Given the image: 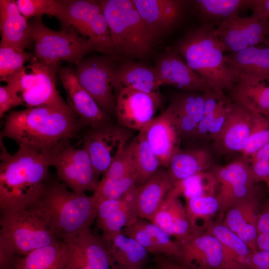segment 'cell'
Masks as SVG:
<instances>
[{
    "instance_id": "db71d44e",
    "label": "cell",
    "mask_w": 269,
    "mask_h": 269,
    "mask_svg": "<svg viewBox=\"0 0 269 269\" xmlns=\"http://www.w3.org/2000/svg\"><path fill=\"white\" fill-rule=\"evenodd\" d=\"M256 245L260 251L269 252V234H258Z\"/></svg>"
},
{
    "instance_id": "836d02e7",
    "label": "cell",
    "mask_w": 269,
    "mask_h": 269,
    "mask_svg": "<svg viewBox=\"0 0 269 269\" xmlns=\"http://www.w3.org/2000/svg\"><path fill=\"white\" fill-rule=\"evenodd\" d=\"M160 86L154 67L127 60L117 68L114 90L116 95L126 88L153 93L158 92Z\"/></svg>"
},
{
    "instance_id": "7a4b0ae2",
    "label": "cell",
    "mask_w": 269,
    "mask_h": 269,
    "mask_svg": "<svg viewBox=\"0 0 269 269\" xmlns=\"http://www.w3.org/2000/svg\"><path fill=\"white\" fill-rule=\"evenodd\" d=\"M0 140V212L27 209L42 193L50 166L43 154L23 147L11 154Z\"/></svg>"
},
{
    "instance_id": "9a60e30c",
    "label": "cell",
    "mask_w": 269,
    "mask_h": 269,
    "mask_svg": "<svg viewBox=\"0 0 269 269\" xmlns=\"http://www.w3.org/2000/svg\"><path fill=\"white\" fill-rule=\"evenodd\" d=\"M217 181L216 196L222 213L235 203L255 196L256 181L249 163L240 158L224 166H213L210 169Z\"/></svg>"
},
{
    "instance_id": "4316f807",
    "label": "cell",
    "mask_w": 269,
    "mask_h": 269,
    "mask_svg": "<svg viewBox=\"0 0 269 269\" xmlns=\"http://www.w3.org/2000/svg\"><path fill=\"white\" fill-rule=\"evenodd\" d=\"M173 184L167 170L160 168L144 183L136 187L134 201L137 217L151 221Z\"/></svg>"
},
{
    "instance_id": "bcb514c9",
    "label": "cell",
    "mask_w": 269,
    "mask_h": 269,
    "mask_svg": "<svg viewBox=\"0 0 269 269\" xmlns=\"http://www.w3.org/2000/svg\"><path fill=\"white\" fill-rule=\"evenodd\" d=\"M19 255L5 238L0 236V269H16Z\"/></svg>"
},
{
    "instance_id": "11a10c76",
    "label": "cell",
    "mask_w": 269,
    "mask_h": 269,
    "mask_svg": "<svg viewBox=\"0 0 269 269\" xmlns=\"http://www.w3.org/2000/svg\"><path fill=\"white\" fill-rule=\"evenodd\" d=\"M254 9L260 10L269 15V0H254L252 10Z\"/></svg>"
},
{
    "instance_id": "9f6ffc18",
    "label": "cell",
    "mask_w": 269,
    "mask_h": 269,
    "mask_svg": "<svg viewBox=\"0 0 269 269\" xmlns=\"http://www.w3.org/2000/svg\"><path fill=\"white\" fill-rule=\"evenodd\" d=\"M264 181L266 182V184L267 185L268 190H269V178L266 179Z\"/></svg>"
},
{
    "instance_id": "30bf717a",
    "label": "cell",
    "mask_w": 269,
    "mask_h": 269,
    "mask_svg": "<svg viewBox=\"0 0 269 269\" xmlns=\"http://www.w3.org/2000/svg\"><path fill=\"white\" fill-rule=\"evenodd\" d=\"M44 156L49 166L55 168L59 179L71 190L85 193L96 189L99 177L83 147L76 148L69 143Z\"/></svg>"
},
{
    "instance_id": "d6986e66",
    "label": "cell",
    "mask_w": 269,
    "mask_h": 269,
    "mask_svg": "<svg viewBox=\"0 0 269 269\" xmlns=\"http://www.w3.org/2000/svg\"><path fill=\"white\" fill-rule=\"evenodd\" d=\"M58 73L67 94L68 104L83 124L95 128L108 123V115L80 85L73 70L63 67Z\"/></svg>"
},
{
    "instance_id": "7bdbcfd3",
    "label": "cell",
    "mask_w": 269,
    "mask_h": 269,
    "mask_svg": "<svg viewBox=\"0 0 269 269\" xmlns=\"http://www.w3.org/2000/svg\"><path fill=\"white\" fill-rule=\"evenodd\" d=\"M185 209L187 217L192 225L198 230L197 220L204 221L205 227L209 223L207 221L217 212L220 211V201L216 195L200 196L186 200Z\"/></svg>"
},
{
    "instance_id": "e575fe53",
    "label": "cell",
    "mask_w": 269,
    "mask_h": 269,
    "mask_svg": "<svg viewBox=\"0 0 269 269\" xmlns=\"http://www.w3.org/2000/svg\"><path fill=\"white\" fill-rule=\"evenodd\" d=\"M264 43V46H254L225 54L226 63L238 77L269 75V36Z\"/></svg>"
},
{
    "instance_id": "9c48e42d",
    "label": "cell",
    "mask_w": 269,
    "mask_h": 269,
    "mask_svg": "<svg viewBox=\"0 0 269 269\" xmlns=\"http://www.w3.org/2000/svg\"><path fill=\"white\" fill-rule=\"evenodd\" d=\"M0 236L23 256L60 241L41 217L30 209L0 212Z\"/></svg>"
},
{
    "instance_id": "6da1fadb",
    "label": "cell",
    "mask_w": 269,
    "mask_h": 269,
    "mask_svg": "<svg viewBox=\"0 0 269 269\" xmlns=\"http://www.w3.org/2000/svg\"><path fill=\"white\" fill-rule=\"evenodd\" d=\"M81 124L71 108H28L5 117L0 135L46 156L70 143Z\"/></svg>"
},
{
    "instance_id": "f6af8a7d",
    "label": "cell",
    "mask_w": 269,
    "mask_h": 269,
    "mask_svg": "<svg viewBox=\"0 0 269 269\" xmlns=\"http://www.w3.org/2000/svg\"><path fill=\"white\" fill-rule=\"evenodd\" d=\"M252 113L251 132L247 144L241 152L242 157L248 162L259 150L269 143V118Z\"/></svg>"
},
{
    "instance_id": "1f68e13d",
    "label": "cell",
    "mask_w": 269,
    "mask_h": 269,
    "mask_svg": "<svg viewBox=\"0 0 269 269\" xmlns=\"http://www.w3.org/2000/svg\"><path fill=\"white\" fill-rule=\"evenodd\" d=\"M157 225L176 241L200 231L189 221L179 197L169 192L166 195L150 221Z\"/></svg>"
},
{
    "instance_id": "83f0119b",
    "label": "cell",
    "mask_w": 269,
    "mask_h": 269,
    "mask_svg": "<svg viewBox=\"0 0 269 269\" xmlns=\"http://www.w3.org/2000/svg\"><path fill=\"white\" fill-rule=\"evenodd\" d=\"M229 93L233 102L269 118V75L239 76Z\"/></svg>"
},
{
    "instance_id": "d6a6232c",
    "label": "cell",
    "mask_w": 269,
    "mask_h": 269,
    "mask_svg": "<svg viewBox=\"0 0 269 269\" xmlns=\"http://www.w3.org/2000/svg\"><path fill=\"white\" fill-rule=\"evenodd\" d=\"M102 239L109 253L112 265L125 269H143L149 261V254L146 249L135 240L122 232Z\"/></svg>"
},
{
    "instance_id": "60d3db41",
    "label": "cell",
    "mask_w": 269,
    "mask_h": 269,
    "mask_svg": "<svg viewBox=\"0 0 269 269\" xmlns=\"http://www.w3.org/2000/svg\"><path fill=\"white\" fill-rule=\"evenodd\" d=\"M205 228L221 242L238 263L247 269V263L253 252L244 241L222 223H209Z\"/></svg>"
},
{
    "instance_id": "d4e9b609",
    "label": "cell",
    "mask_w": 269,
    "mask_h": 269,
    "mask_svg": "<svg viewBox=\"0 0 269 269\" xmlns=\"http://www.w3.org/2000/svg\"><path fill=\"white\" fill-rule=\"evenodd\" d=\"M122 232L137 241L152 256L161 255L177 260L180 258L178 242L152 222L138 218L123 229Z\"/></svg>"
},
{
    "instance_id": "ba28073f",
    "label": "cell",
    "mask_w": 269,
    "mask_h": 269,
    "mask_svg": "<svg viewBox=\"0 0 269 269\" xmlns=\"http://www.w3.org/2000/svg\"><path fill=\"white\" fill-rule=\"evenodd\" d=\"M64 2L63 28L75 31L93 50L115 57L110 30L100 1L72 0Z\"/></svg>"
},
{
    "instance_id": "b9f144b4",
    "label": "cell",
    "mask_w": 269,
    "mask_h": 269,
    "mask_svg": "<svg viewBox=\"0 0 269 269\" xmlns=\"http://www.w3.org/2000/svg\"><path fill=\"white\" fill-rule=\"evenodd\" d=\"M15 2L27 20L47 14L55 16L61 23L63 21L65 11L64 0H16Z\"/></svg>"
},
{
    "instance_id": "f546056e",
    "label": "cell",
    "mask_w": 269,
    "mask_h": 269,
    "mask_svg": "<svg viewBox=\"0 0 269 269\" xmlns=\"http://www.w3.org/2000/svg\"><path fill=\"white\" fill-rule=\"evenodd\" d=\"M257 202L255 196L241 200L227 211L222 224L235 233L251 249L257 251Z\"/></svg>"
},
{
    "instance_id": "f5cc1de1",
    "label": "cell",
    "mask_w": 269,
    "mask_h": 269,
    "mask_svg": "<svg viewBox=\"0 0 269 269\" xmlns=\"http://www.w3.org/2000/svg\"><path fill=\"white\" fill-rule=\"evenodd\" d=\"M259 160H269V143L256 152L249 159L248 163Z\"/></svg>"
},
{
    "instance_id": "c3c4849f",
    "label": "cell",
    "mask_w": 269,
    "mask_h": 269,
    "mask_svg": "<svg viewBox=\"0 0 269 269\" xmlns=\"http://www.w3.org/2000/svg\"><path fill=\"white\" fill-rule=\"evenodd\" d=\"M247 269H269V252L257 251L251 255Z\"/></svg>"
},
{
    "instance_id": "ee69618b",
    "label": "cell",
    "mask_w": 269,
    "mask_h": 269,
    "mask_svg": "<svg viewBox=\"0 0 269 269\" xmlns=\"http://www.w3.org/2000/svg\"><path fill=\"white\" fill-rule=\"evenodd\" d=\"M34 54L14 47H0V79L3 81L21 70L28 61L36 59Z\"/></svg>"
},
{
    "instance_id": "f907efd6",
    "label": "cell",
    "mask_w": 269,
    "mask_h": 269,
    "mask_svg": "<svg viewBox=\"0 0 269 269\" xmlns=\"http://www.w3.org/2000/svg\"><path fill=\"white\" fill-rule=\"evenodd\" d=\"M16 107L15 102L6 86L0 87V117L12 107Z\"/></svg>"
},
{
    "instance_id": "681fc988",
    "label": "cell",
    "mask_w": 269,
    "mask_h": 269,
    "mask_svg": "<svg viewBox=\"0 0 269 269\" xmlns=\"http://www.w3.org/2000/svg\"><path fill=\"white\" fill-rule=\"evenodd\" d=\"M251 171L256 182L269 178V160L249 162Z\"/></svg>"
},
{
    "instance_id": "5bb4252c",
    "label": "cell",
    "mask_w": 269,
    "mask_h": 269,
    "mask_svg": "<svg viewBox=\"0 0 269 269\" xmlns=\"http://www.w3.org/2000/svg\"><path fill=\"white\" fill-rule=\"evenodd\" d=\"M132 135L131 130L109 123L91 128L85 134L83 147L99 177L122 154Z\"/></svg>"
},
{
    "instance_id": "5b68a950",
    "label": "cell",
    "mask_w": 269,
    "mask_h": 269,
    "mask_svg": "<svg viewBox=\"0 0 269 269\" xmlns=\"http://www.w3.org/2000/svg\"><path fill=\"white\" fill-rule=\"evenodd\" d=\"M101 6L109 26L115 56L141 59L150 54L155 39L133 0H104Z\"/></svg>"
},
{
    "instance_id": "d590c367",
    "label": "cell",
    "mask_w": 269,
    "mask_h": 269,
    "mask_svg": "<svg viewBox=\"0 0 269 269\" xmlns=\"http://www.w3.org/2000/svg\"><path fill=\"white\" fill-rule=\"evenodd\" d=\"M70 242L60 241L18 259L16 269H65L71 252Z\"/></svg>"
},
{
    "instance_id": "603a6c76",
    "label": "cell",
    "mask_w": 269,
    "mask_h": 269,
    "mask_svg": "<svg viewBox=\"0 0 269 269\" xmlns=\"http://www.w3.org/2000/svg\"><path fill=\"white\" fill-rule=\"evenodd\" d=\"M135 189L121 198L106 200L96 205L95 223L102 231V238L121 232L138 218L134 206Z\"/></svg>"
},
{
    "instance_id": "7c38bea8",
    "label": "cell",
    "mask_w": 269,
    "mask_h": 269,
    "mask_svg": "<svg viewBox=\"0 0 269 269\" xmlns=\"http://www.w3.org/2000/svg\"><path fill=\"white\" fill-rule=\"evenodd\" d=\"M177 242L181 252L178 260L186 265L200 269H246L207 231H196Z\"/></svg>"
},
{
    "instance_id": "44dd1931",
    "label": "cell",
    "mask_w": 269,
    "mask_h": 269,
    "mask_svg": "<svg viewBox=\"0 0 269 269\" xmlns=\"http://www.w3.org/2000/svg\"><path fill=\"white\" fill-rule=\"evenodd\" d=\"M204 93L186 92L172 99L164 111L181 138H195L204 109Z\"/></svg>"
},
{
    "instance_id": "74e56055",
    "label": "cell",
    "mask_w": 269,
    "mask_h": 269,
    "mask_svg": "<svg viewBox=\"0 0 269 269\" xmlns=\"http://www.w3.org/2000/svg\"><path fill=\"white\" fill-rule=\"evenodd\" d=\"M195 9L205 24H218L244 9H252L254 0H197Z\"/></svg>"
},
{
    "instance_id": "7402d4cb",
    "label": "cell",
    "mask_w": 269,
    "mask_h": 269,
    "mask_svg": "<svg viewBox=\"0 0 269 269\" xmlns=\"http://www.w3.org/2000/svg\"><path fill=\"white\" fill-rule=\"evenodd\" d=\"M252 119V112L233 102L222 130L212 141L216 150L222 154L241 153L249 138Z\"/></svg>"
},
{
    "instance_id": "8992f818",
    "label": "cell",
    "mask_w": 269,
    "mask_h": 269,
    "mask_svg": "<svg viewBox=\"0 0 269 269\" xmlns=\"http://www.w3.org/2000/svg\"><path fill=\"white\" fill-rule=\"evenodd\" d=\"M60 63L47 64L37 58L30 64L3 81L13 99L16 107L26 108L50 106L62 108L70 107L56 88L55 76Z\"/></svg>"
},
{
    "instance_id": "52a82bcc",
    "label": "cell",
    "mask_w": 269,
    "mask_h": 269,
    "mask_svg": "<svg viewBox=\"0 0 269 269\" xmlns=\"http://www.w3.org/2000/svg\"><path fill=\"white\" fill-rule=\"evenodd\" d=\"M28 25L34 55L47 64L66 61L77 65L93 50L90 44L73 30L49 28L43 23L41 16L31 18Z\"/></svg>"
},
{
    "instance_id": "277c9868",
    "label": "cell",
    "mask_w": 269,
    "mask_h": 269,
    "mask_svg": "<svg viewBox=\"0 0 269 269\" xmlns=\"http://www.w3.org/2000/svg\"><path fill=\"white\" fill-rule=\"evenodd\" d=\"M214 25L204 24L190 30L179 40L174 50L213 91L223 94L231 90L238 77L225 60V50L215 34Z\"/></svg>"
},
{
    "instance_id": "6f0895ef",
    "label": "cell",
    "mask_w": 269,
    "mask_h": 269,
    "mask_svg": "<svg viewBox=\"0 0 269 269\" xmlns=\"http://www.w3.org/2000/svg\"><path fill=\"white\" fill-rule=\"evenodd\" d=\"M112 269H122V268H119L118 267H116V266H114L113 265H112Z\"/></svg>"
},
{
    "instance_id": "f1b7e54d",
    "label": "cell",
    "mask_w": 269,
    "mask_h": 269,
    "mask_svg": "<svg viewBox=\"0 0 269 269\" xmlns=\"http://www.w3.org/2000/svg\"><path fill=\"white\" fill-rule=\"evenodd\" d=\"M0 47L23 50L33 43L27 20L20 12L15 0H0Z\"/></svg>"
},
{
    "instance_id": "8d00e7d4",
    "label": "cell",
    "mask_w": 269,
    "mask_h": 269,
    "mask_svg": "<svg viewBox=\"0 0 269 269\" xmlns=\"http://www.w3.org/2000/svg\"><path fill=\"white\" fill-rule=\"evenodd\" d=\"M211 154L203 149L179 150L171 158L167 167L173 183L213 167Z\"/></svg>"
},
{
    "instance_id": "cb8c5ba5",
    "label": "cell",
    "mask_w": 269,
    "mask_h": 269,
    "mask_svg": "<svg viewBox=\"0 0 269 269\" xmlns=\"http://www.w3.org/2000/svg\"><path fill=\"white\" fill-rule=\"evenodd\" d=\"M68 242L72 249L65 269H112L111 260L101 237L91 231Z\"/></svg>"
},
{
    "instance_id": "3957f363",
    "label": "cell",
    "mask_w": 269,
    "mask_h": 269,
    "mask_svg": "<svg viewBox=\"0 0 269 269\" xmlns=\"http://www.w3.org/2000/svg\"><path fill=\"white\" fill-rule=\"evenodd\" d=\"M27 209L41 217L59 240L66 242L91 232L97 217L92 196L50 178L38 199Z\"/></svg>"
},
{
    "instance_id": "7dc6e473",
    "label": "cell",
    "mask_w": 269,
    "mask_h": 269,
    "mask_svg": "<svg viewBox=\"0 0 269 269\" xmlns=\"http://www.w3.org/2000/svg\"><path fill=\"white\" fill-rule=\"evenodd\" d=\"M158 269H200L186 265L177 259L161 255H153Z\"/></svg>"
},
{
    "instance_id": "ffe728a7",
    "label": "cell",
    "mask_w": 269,
    "mask_h": 269,
    "mask_svg": "<svg viewBox=\"0 0 269 269\" xmlns=\"http://www.w3.org/2000/svg\"><path fill=\"white\" fill-rule=\"evenodd\" d=\"M133 0L155 40L179 21L184 6L183 1L177 0Z\"/></svg>"
},
{
    "instance_id": "ac0fdd59",
    "label": "cell",
    "mask_w": 269,
    "mask_h": 269,
    "mask_svg": "<svg viewBox=\"0 0 269 269\" xmlns=\"http://www.w3.org/2000/svg\"><path fill=\"white\" fill-rule=\"evenodd\" d=\"M154 69L160 86H172L186 92L213 91L207 82L192 69L174 50H167Z\"/></svg>"
},
{
    "instance_id": "4fadbf2b",
    "label": "cell",
    "mask_w": 269,
    "mask_h": 269,
    "mask_svg": "<svg viewBox=\"0 0 269 269\" xmlns=\"http://www.w3.org/2000/svg\"><path fill=\"white\" fill-rule=\"evenodd\" d=\"M246 17L236 15L222 21L214 29L225 52L243 50L263 43L269 36V15L254 9Z\"/></svg>"
},
{
    "instance_id": "8fae6325",
    "label": "cell",
    "mask_w": 269,
    "mask_h": 269,
    "mask_svg": "<svg viewBox=\"0 0 269 269\" xmlns=\"http://www.w3.org/2000/svg\"><path fill=\"white\" fill-rule=\"evenodd\" d=\"M114 58L109 55L84 58L76 65L74 71L80 85L108 115L115 113L116 111L113 91L118 68Z\"/></svg>"
},
{
    "instance_id": "ab89813d",
    "label": "cell",
    "mask_w": 269,
    "mask_h": 269,
    "mask_svg": "<svg viewBox=\"0 0 269 269\" xmlns=\"http://www.w3.org/2000/svg\"><path fill=\"white\" fill-rule=\"evenodd\" d=\"M216 179L210 170L175 182L169 192L177 197L182 195L187 200L200 196L216 195Z\"/></svg>"
},
{
    "instance_id": "f35d334b",
    "label": "cell",
    "mask_w": 269,
    "mask_h": 269,
    "mask_svg": "<svg viewBox=\"0 0 269 269\" xmlns=\"http://www.w3.org/2000/svg\"><path fill=\"white\" fill-rule=\"evenodd\" d=\"M131 156L138 187L150 178L161 166L143 133L139 132L130 143Z\"/></svg>"
},
{
    "instance_id": "4dcf8cb0",
    "label": "cell",
    "mask_w": 269,
    "mask_h": 269,
    "mask_svg": "<svg viewBox=\"0 0 269 269\" xmlns=\"http://www.w3.org/2000/svg\"><path fill=\"white\" fill-rule=\"evenodd\" d=\"M204 94V109L195 139L213 141L222 130L233 102L224 93L209 91Z\"/></svg>"
},
{
    "instance_id": "816d5d0a",
    "label": "cell",
    "mask_w": 269,
    "mask_h": 269,
    "mask_svg": "<svg viewBox=\"0 0 269 269\" xmlns=\"http://www.w3.org/2000/svg\"><path fill=\"white\" fill-rule=\"evenodd\" d=\"M257 228L258 234L264 233L269 234V211L258 216Z\"/></svg>"
},
{
    "instance_id": "2e32d148",
    "label": "cell",
    "mask_w": 269,
    "mask_h": 269,
    "mask_svg": "<svg viewBox=\"0 0 269 269\" xmlns=\"http://www.w3.org/2000/svg\"><path fill=\"white\" fill-rule=\"evenodd\" d=\"M161 102L159 92L147 93L129 88L121 90L116 99L118 124L140 132L155 118Z\"/></svg>"
},
{
    "instance_id": "484cf974",
    "label": "cell",
    "mask_w": 269,
    "mask_h": 269,
    "mask_svg": "<svg viewBox=\"0 0 269 269\" xmlns=\"http://www.w3.org/2000/svg\"><path fill=\"white\" fill-rule=\"evenodd\" d=\"M161 166L167 167L180 150L181 139L167 114L163 111L141 131Z\"/></svg>"
},
{
    "instance_id": "e0dca14e",
    "label": "cell",
    "mask_w": 269,
    "mask_h": 269,
    "mask_svg": "<svg viewBox=\"0 0 269 269\" xmlns=\"http://www.w3.org/2000/svg\"><path fill=\"white\" fill-rule=\"evenodd\" d=\"M136 187V174L129 143L103 174L91 196L96 206L106 200L121 198Z\"/></svg>"
}]
</instances>
